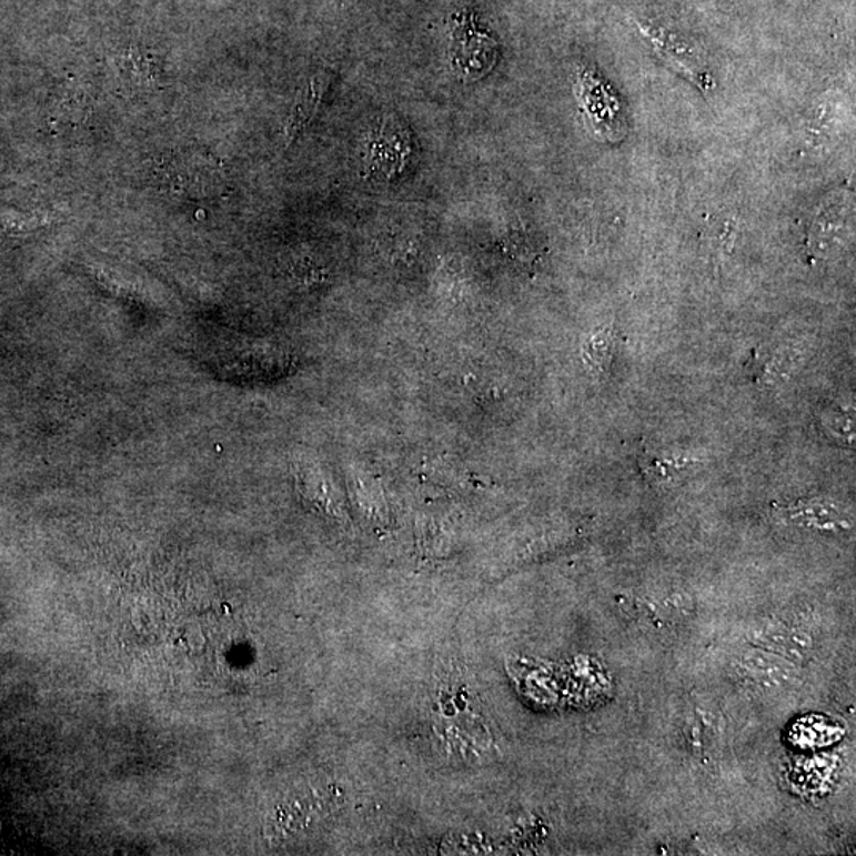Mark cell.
<instances>
[{"label": "cell", "instance_id": "4", "mask_svg": "<svg viewBox=\"0 0 856 856\" xmlns=\"http://www.w3.org/2000/svg\"><path fill=\"white\" fill-rule=\"evenodd\" d=\"M614 341V329L611 325L593 330L582 341V361L593 374L606 372L613 359Z\"/></svg>", "mask_w": 856, "mask_h": 856}, {"label": "cell", "instance_id": "1", "mask_svg": "<svg viewBox=\"0 0 856 856\" xmlns=\"http://www.w3.org/2000/svg\"><path fill=\"white\" fill-rule=\"evenodd\" d=\"M580 100L595 132L606 142H621L626 135V121L621 102L611 88L595 73H580Z\"/></svg>", "mask_w": 856, "mask_h": 856}, {"label": "cell", "instance_id": "7", "mask_svg": "<svg viewBox=\"0 0 856 856\" xmlns=\"http://www.w3.org/2000/svg\"><path fill=\"white\" fill-rule=\"evenodd\" d=\"M792 518L798 522H806V524L813 525V527L835 528L836 518H839V513H837L835 507L824 505V503L822 505L809 503L807 506L795 507ZM837 524H839V521H837Z\"/></svg>", "mask_w": 856, "mask_h": 856}, {"label": "cell", "instance_id": "3", "mask_svg": "<svg viewBox=\"0 0 856 856\" xmlns=\"http://www.w3.org/2000/svg\"><path fill=\"white\" fill-rule=\"evenodd\" d=\"M798 363V354L785 348L754 351L752 354V376L762 385H776L788 380Z\"/></svg>", "mask_w": 856, "mask_h": 856}, {"label": "cell", "instance_id": "2", "mask_svg": "<svg viewBox=\"0 0 856 856\" xmlns=\"http://www.w3.org/2000/svg\"><path fill=\"white\" fill-rule=\"evenodd\" d=\"M332 70H319L300 89L284 129L285 147L294 142L296 137L305 131L306 125L314 120L322 99H324L325 92L329 91L330 83H332Z\"/></svg>", "mask_w": 856, "mask_h": 856}, {"label": "cell", "instance_id": "5", "mask_svg": "<svg viewBox=\"0 0 856 856\" xmlns=\"http://www.w3.org/2000/svg\"><path fill=\"white\" fill-rule=\"evenodd\" d=\"M640 466L648 483L655 485H673L681 480L685 470L691 469L688 461L662 457L646 447L640 454Z\"/></svg>", "mask_w": 856, "mask_h": 856}, {"label": "cell", "instance_id": "6", "mask_svg": "<svg viewBox=\"0 0 856 856\" xmlns=\"http://www.w3.org/2000/svg\"><path fill=\"white\" fill-rule=\"evenodd\" d=\"M121 69L137 88L158 87L161 80L159 62L151 56L137 53V51H131L122 58Z\"/></svg>", "mask_w": 856, "mask_h": 856}]
</instances>
